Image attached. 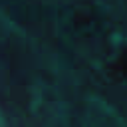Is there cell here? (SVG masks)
<instances>
[{"label": "cell", "instance_id": "1", "mask_svg": "<svg viewBox=\"0 0 127 127\" xmlns=\"http://www.w3.org/2000/svg\"><path fill=\"white\" fill-rule=\"evenodd\" d=\"M113 67L119 71V75H123V77L127 79V48L117 56V60H115V64H113Z\"/></svg>", "mask_w": 127, "mask_h": 127}]
</instances>
